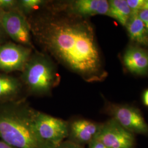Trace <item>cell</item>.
Segmentation results:
<instances>
[{"mask_svg": "<svg viewBox=\"0 0 148 148\" xmlns=\"http://www.w3.org/2000/svg\"><path fill=\"white\" fill-rule=\"evenodd\" d=\"M18 1L0 0V10L8 11L17 10Z\"/></svg>", "mask_w": 148, "mask_h": 148, "instance_id": "cell-16", "label": "cell"}, {"mask_svg": "<svg viewBox=\"0 0 148 148\" xmlns=\"http://www.w3.org/2000/svg\"><path fill=\"white\" fill-rule=\"evenodd\" d=\"M109 111L112 119L133 134L148 136V125L140 111L136 108L127 105L111 104Z\"/></svg>", "mask_w": 148, "mask_h": 148, "instance_id": "cell-6", "label": "cell"}, {"mask_svg": "<svg viewBox=\"0 0 148 148\" xmlns=\"http://www.w3.org/2000/svg\"><path fill=\"white\" fill-rule=\"evenodd\" d=\"M36 111L24 98L0 103V139L17 148H48L36 131Z\"/></svg>", "mask_w": 148, "mask_h": 148, "instance_id": "cell-2", "label": "cell"}, {"mask_svg": "<svg viewBox=\"0 0 148 148\" xmlns=\"http://www.w3.org/2000/svg\"><path fill=\"white\" fill-rule=\"evenodd\" d=\"M123 62L133 74L144 75L148 73V52L142 48H128L123 56Z\"/></svg>", "mask_w": 148, "mask_h": 148, "instance_id": "cell-11", "label": "cell"}, {"mask_svg": "<svg viewBox=\"0 0 148 148\" xmlns=\"http://www.w3.org/2000/svg\"><path fill=\"white\" fill-rule=\"evenodd\" d=\"M88 148H109L98 139H94L88 145Z\"/></svg>", "mask_w": 148, "mask_h": 148, "instance_id": "cell-20", "label": "cell"}, {"mask_svg": "<svg viewBox=\"0 0 148 148\" xmlns=\"http://www.w3.org/2000/svg\"><path fill=\"white\" fill-rule=\"evenodd\" d=\"M138 16L145 25L148 35V10H142L138 12Z\"/></svg>", "mask_w": 148, "mask_h": 148, "instance_id": "cell-18", "label": "cell"}, {"mask_svg": "<svg viewBox=\"0 0 148 148\" xmlns=\"http://www.w3.org/2000/svg\"><path fill=\"white\" fill-rule=\"evenodd\" d=\"M95 139L109 148H133L135 144L134 134L113 119L102 123Z\"/></svg>", "mask_w": 148, "mask_h": 148, "instance_id": "cell-8", "label": "cell"}, {"mask_svg": "<svg viewBox=\"0 0 148 148\" xmlns=\"http://www.w3.org/2000/svg\"><path fill=\"white\" fill-rule=\"evenodd\" d=\"M56 148H85V147L73 143L68 140H65Z\"/></svg>", "mask_w": 148, "mask_h": 148, "instance_id": "cell-19", "label": "cell"}, {"mask_svg": "<svg viewBox=\"0 0 148 148\" xmlns=\"http://www.w3.org/2000/svg\"><path fill=\"white\" fill-rule=\"evenodd\" d=\"M48 3L47 1L43 0L18 1L17 10L27 16L32 15L34 12L42 9Z\"/></svg>", "mask_w": 148, "mask_h": 148, "instance_id": "cell-15", "label": "cell"}, {"mask_svg": "<svg viewBox=\"0 0 148 148\" xmlns=\"http://www.w3.org/2000/svg\"><path fill=\"white\" fill-rule=\"evenodd\" d=\"M137 11L132 12L126 27L131 39L143 46H148V35L145 25L138 16Z\"/></svg>", "mask_w": 148, "mask_h": 148, "instance_id": "cell-13", "label": "cell"}, {"mask_svg": "<svg viewBox=\"0 0 148 148\" xmlns=\"http://www.w3.org/2000/svg\"><path fill=\"white\" fill-rule=\"evenodd\" d=\"M0 148H17L0 139Z\"/></svg>", "mask_w": 148, "mask_h": 148, "instance_id": "cell-22", "label": "cell"}, {"mask_svg": "<svg viewBox=\"0 0 148 148\" xmlns=\"http://www.w3.org/2000/svg\"><path fill=\"white\" fill-rule=\"evenodd\" d=\"M32 53V49L13 42L0 45V71L21 72Z\"/></svg>", "mask_w": 148, "mask_h": 148, "instance_id": "cell-7", "label": "cell"}, {"mask_svg": "<svg viewBox=\"0 0 148 148\" xmlns=\"http://www.w3.org/2000/svg\"><path fill=\"white\" fill-rule=\"evenodd\" d=\"M35 124L38 137L48 148H56L67 139L68 121L37 110Z\"/></svg>", "mask_w": 148, "mask_h": 148, "instance_id": "cell-4", "label": "cell"}, {"mask_svg": "<svg viewBox=\"0 0 148 148\" xmlns=\"http://www.w3.org/2000/svg\"><path fill=\"white\" fill-rule=\"evenodd\" d=\"M109 8L107 16L118 21L122 26H126L132 11L125 0L109 1Z\"/></svg>", "mask_w": 148, "mask_h": 148, "instance_id": "cell-14", "label": "cell"}, {"mask_svg": "<svg viewBox=\"0 0 148 148\" xmlns=\"http://www.w3.org/2000/svg\"><path fill=\"white\" fill-rule=\"evenodd\" d=\"M0 23L6 35L16 43L33 49L30 27L27 16L18 10H0Z\"/></svg>", "mask_w": 148, "mask_h": 148, "instance_id": "cell-5", "label": "cell"}, {"mask_svg": "<svg viewBox=\"0 0 148 148\" xmlns=\"http://www.w3.org/2000/svg\"><path fill=\"white\" fill-rule=\"evenodd\" d=\"M143 102L145 106H148V90H145L143 94Z\"/></svg>", "mask_w": 148, "mask_h": 148, "instance_id": "cell-23", "label": "cell"}, {"mask_svg": "<svg viewBox=\"0 0 148 148\" xmlns=\"http://www.w3.org/2000/svg\"><path fill=\"white\" fill-rule=\"evenodd\" d=\"M143 10H148V0H145L144 5H143Z\"/></svg>", "mask_w": 148, "mask_h": 148, "instance_id": "cell-24", "label": "cell"}, {"mask_svg": "<svg viewBox=\"0 0 148 148\" xmlns=\"http://www.w3.org/2000/svg\"><path fill=\"white\" fill-rule=\"evenodd\" d=\"M27 21L34 40L64 67L88 82L106 77L94 29L86 18L57 3L47 5Z\"/></svg>", "mask_w": 148, "mask_h": 148, "instance_id": "cell-1", "label": "cell"}, {"mask_svg": "<svg viewBox=\"0 0 148 148\" xmlns=\"http://www.w3.org/2000/svg\"><path fill=\"white\" fill-rule=\"evenodd\" d=\"M145 0H127V2L132 12L139 11L143 10Z\"/></svg>", "mask_w": 148, "mask_h": 148, "instance_id": "cell-17", "label": "cell"}, {"mask_svg": "<svg viewBox=\"0 0 148 148\" xmlns=\"http://www.w3.org/2000/svg\"><path fill=\"white\" fill-rule=\"evenodd\" d=\"M23 86L21 79L0 73V103L20 99Z\"/></svg>", "mask_w": 148, "mask_h": 148, "instance_id": "cell-12", "label": "cell"}, {"mask_svg": "<svg viewBox=\"0 0 148 148\" xmlns=\"http://www.w3.org/2000/svg\"><path fill=\"white\" fill-rule=\"evenodd\" d=\"M68 122V136L66 140L84 147L95 139L102 126L101 123L84 119H77Z\"/></svg>", "mask_w": 148, "mask_h": 148, "instance_id": "cell-9", "label": "cell"}, {"mask_svg": "<svg viewBox=\"0 0 148 148\" xmlns=\"http://www.w3.org/2000/svg\"><path fill=\"white\" fill-rule=\"evenodd\" d=\"M21 81L30 94L47 96L60 82V75L53 60L45 54L32 53L23 70Z\"/></svg>", "mask_w": 148, "mask_h": 148, "instance_id": "cell-3", "label": "cell"}, {"mask_svg": "<svg viewBox=\"0 0 148 148\" xmlns=\"http://www.w3.org/2000/svg\"><path fill=\"white\" fill-rule=\"evenodd\" d=\"M5 35H6V34L4 32V30L0 23V45L2 44V42H3V40L5 39Z\"/></svg>", "mask_w": 148, "mask_h": 148, "instance_id": "cell-21", "label": "cell"}, {"mask_svg": "<svg viewBox=\"0 0 148 148\" xmlns=\"http://www.w3.org/2000/svg\"><path fill=\"white\" fill-rule=\"evenodd\" d=\"M59 5L69 13L84 18L96 15L107 16L109 8L106 0L69 1Z\"/></svg>", "mask_w": 148, "mask_h": 148, "instance_id": "cell-10", "label": "cell"}]
</instances>
